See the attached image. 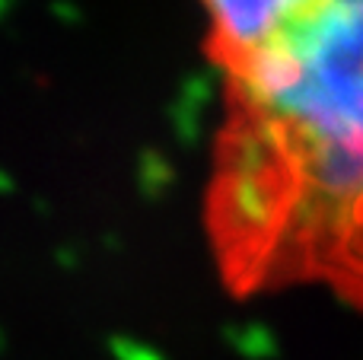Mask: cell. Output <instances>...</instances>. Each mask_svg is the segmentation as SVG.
<instances>
[{
    "label": "cell",
    "instance_id": "cell-1",
    "mask_svg": "<svg viewBox=\"0 0 363 360\" xmlns=\"http://www.w3.org/2000/svg\"><path fill=\"white\" fill-rule=\"evenodd\" d=\"M204 236L236 300L325 287L363 310V0H309L223 74Z\"/></svg>",
    "mask_w": 363,
    "mask_h": 360
},
{
    "label": "cell",
    "instance_id": "cell-2",
    "mask_svg": "<svg viewBox=\"0 0 363 360\" xmlns=\"http://www.w3.org/2000/svg\"><path fill=\"white\" fill-rule=\"evenodd\" d=\"M309 0H201L204 55L220 74L239 70Z\"/></svg>",
    "mask_w": 363,
    "mask_h": 360
}]
</instances>
